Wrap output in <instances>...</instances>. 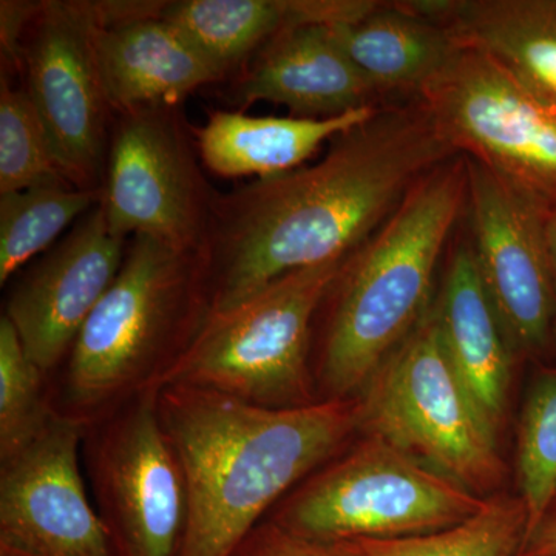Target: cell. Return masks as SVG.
I'll return each mask as SVG.
<instances>
[{
  "label": "cell",
  "instance_id": "obj_6",
  "mask_svg": "<svg viewBox=\"0 0 556 556\" xmlns=\"http://www.w3.org/2000/svg\"><path fill=\"white\" fill-rule=\"evenodd\" d=\"M485 500L382 438L362 434L295 486L269 519L316 543L402 540L460 525Z\"/></svg>",
  "mask_w": 556,
  "mask_h": 556
},
{
  "label": "cell",
  "instance_id": "obj_16",
  "mask_svg": "<svg viewBox=\"0 0 556 556\" xmlns=\"http://www.w3.org/2000/svg\"><path fill=\"white\" fill-rule=\"evenodd\" d=\"M433 313L450 362L486 422L500 434L506 422L517 351L486 294L468 239L460 240L448 257Z\"/></svg>",
  "mask_w": 556,
  "mask_h": 556
},
{
  "label": "cell",
  "instance_id": "obj_14",
  "mask_svg": "<svg viewBox=\"0 0 556 556\" xmlns=\"http://www.w3.org/2000/svg\"><path fill=\"white\" fill-rule=\"evenodd\" d=\"M127 244L97 204L11 291L3 316L46 376L67 361L91 311L118 276Z\"/></svg>",
  "mask_w": 556,
  "mask_h": 556
},
{
  "label": "cell",
  "instance_id": "obj_20",
  "mask_svg": "<svg viewBox=\"0 0 556 556\" xmlns=\"http://www.w3.org/2000/svg\"><path fill=\"white\" fill-rule=\"evenodd\" d=\"M331 27L383 101L417 98L460 47L447 28L409 13L399 2H378L361 20Z\"/></svg>",
  "mask_w": 556,
  "mask_h": 556
},
{
  "label": "cell",
  "instance_id": "obj_31",
  "mask_svg": "<svg viewBox=\"0 0 556 556\" xmlns=\"http://www.w3.org/2000/svg\"><path fill=\"white\" fill-rule=\"evenodd\" d=\"M0 556H27L22 554L20 551H14V548L0 546Z\"/></svg>",
  "mask_w": 556,
  "mask_h": 556
},
{
  "label": "cell",
  "instance_id": "obj_32",
  "mask_svg": "<svg viewBox=\"0 0 556 556\" xmlns=\"http://www.w3.org/2000/svg\"><path fill=\"white\" fill-rule=\"evenodd\" d=\"M547 521L556 522V501L554 503V506H552L551 511H548L546 521H544V522H547Z\"/></svg>",
  "mask_w": 556,
  "mask_h": 556
},
{
  "label": "cell",
  "instance_id": "obj_17",
  "mask_svg": "<svg viewBox=\"0 0 556 556\" xmlns=\"http://www.w3.org/2000/svg\"><path fill=\"white\" fill-rule=\"evenodd\" d=\"M97 54L113 112L179 108L222 73L178 28L160 14L98 27Z\"/></svg>",
  "mask_w": 556,
  "mask_h": 556
},
{
  "label": "cell",
  "instance_id": "obj_15",
  "mask_svg": "<svg viewBox=\"0 0 556 556\" xmlns=\"http://www.w3.org/2000/svg\"><path fill=\"white\" fill-rule=\"evenodd\" d=\"M241 109L266 101L298 118H334L386 104L331 25H300L276 36L232 91Z\"/></svg>",
  "mask_w": 556,
  "mask_h": 556
},
{
  "label": "cell",
  "instance_id": "obj_4",
  "mask_svg": "<svg viewBox=\"0 0 556 556\" xmlns=\"http://www.w3.org/2000/svg\"><path fill=\"white\" fill-rule=\"evenodd\" d=\"M208 314L203 251L131 237L118 276L65 361L58 409L91 424L144 391L160 390Z\"/></svg>",
  "mask_w": 556,
  "mask_h": 556
},
{
  "label": "cell",
  "instance_id": "obj_2",
  "mask_svg": "<svg viewBox=\"0 0 556 556\" xmlns=\"http://www.w3.org/2000/svg\"><path fill=\"white\" fill-rule=\"evenodd\" d=\"M185 471L188 522L178 556H229L270 508L361 433L357 399L265 408L189 386L159 390Z\"/></svg>",
  "mask_w": 556,
  "mask_h": 556
},
{
  "label": "cell",
  "instance_id": "obj_8",
  "mask_svg": "<svg viewBox=\"0 0 556 556\" xmlns=\"http://www.w3.org/2000/svg\"><path fill=\"white\" fill-rule=\"evenodd\" d=\"M445 142L556 211V104L484 51L460 46L417 94Z\"/></svg>",
  "mask_w": 556,
  "mask_h": 556
},
{
  "label": "cell",
  "instance_id": "obj_21",
  "mask_svg": "<svg viewBox=\"0 0 556 556\" xmlns=\"http://www.w3.org/2000/svg\"><path fill=\"white\" fill-rule=\"evenodd\" d=\"M442 27L556 104V0H452Z\"/></svg>",
  "mask_w": 556,
  "mask_h": 556
},
{
  "label": "cell",
  "instance_id": "obj_18",
  "mask_svg": "<svg viewBox=\"0 0 556 556\" xmlns=\"http://www.w3.org/2000/svg\"><path fill=\"white\" fill-rule=\"evenodd\" d=\"M376 0H181L161 17L178 28L223 78L288 28L361 20Z\"/></svg>",
  "mask_w": 556,
  "mask_h": 556
},
{
  "label": "cell",
  "instance_id": "obj_23",
  "mask_svg": "<svg viewBox=\"0 0 556 556\" xmlns=\"http://www.w3.org/2000/svg\"><path fill=\"white\" fill-rule=\"evenodd\" d=\"M521 497L492 495L460 525L428 535L342 544L354 556H518L527 538Z\"/></svg>",
  "mask_w": 556,
  "mask_h": 556
},
{
  "label": "cell",
  "instance_id": "obj_7",
  "mask_svg": "<svg viewBox=\"0 0 556 556\" xmlns=\"http://www.w3.org/2000/svg\"><path fill=\"white\" fill-rule=\"evenodd\" d=\"M356 399L361 434L382 438L479 496L503 484L497 434L450 362L433 306Z\"/></svg>",
  "mask_w": 556,
  "mask_h": 556
},
{
  "label": "cell",
  "instance_id": "obj_3",
  "mask_svg": "<svg viewBox=\"0 0 556 556\" xmlns=\"http://www.w3.org/2000/svg\"><path fill=\"white\" fill-rule=\"evenodd\" d=\"M468 169L457 155L427 174L340 266L316 371L318 399H354L433 306L442 254L467 211Z\"/></svg>",
  "mask_w": 556,
  "mask_h": 556
},
{
  "label": "cell",
  "instance_id": "obj_12",
  "mask_svg": "<svg viewBox=\"0 0 556 556\" xmlns=\"http://www.w3.org/2000/svg\"><path fill=\"white\" fill-rule=\"evenodd\" d=\"M466 163L468 240L479 276L515 351L538 354L547 346L556 316L551 211L475 161Z\"/></svg>",
  "mask_w": 556,
  "mask_h": 556
},
{
  "label": "cell",
  "instance_id": "obj_30",
  "mask_svg": "<svg viewBox=\"0 0 556 556\" xmlns=\"http://www.w3.org/2000/svg\"><path fill=\"white\" fill-rule=\"evenodd\" d=\"M547 240L548 249H551L552 269H554L556 291V211H551L547 217Z\"/></svg>",
  "mask_w": 556,
  "mask_h": 556
},
{
  "label": "cell",
  "instance_id": "obj_5",
  "mask_svg": "<svg viewBox=\"0 0 556 556\" xmlns=\"http://www.w3.org/2000/svg\"><path fill=\"white\" fill-rule=\"evenodd\" d=\"M342 263L289 274L240 305L208 314L163 387L206 388L265 408L316 404L314 324Z\"/></svg>",
  "mask_w": 556,
  "mask_h": 556
},
{
  "label": "cell",
  "instance_id": "obj_26",
  "mask_svg": "<svg viewBox=\"0 0 556 556\" xmlns=\"http://www.w3.org/2000/svg\"><path fill=\"white\" fill-rule=\"evenodd\" d=\"M47 185H72L65 178L49 135L25 89L5 78L0 87V195Z\"/></svg>",
  "mask_w": 556,
  "mask_h": 556
},
{
  "label": "cell",
  "instance_id": "obj_13",
  "mask_svg": "<svg viewBox=\"0 0 556 556\" xmlns=\"http://www.w3.org/2000/svg\"><path fill=\"white\" fill-rule=\"evenodd\" d=\"M87 426L56 409L30 444L0 460V546L27 556H115L80 473Z\"/></svg>",
  "mask_w": 556,
  "mask_h": 556
},
{
  "label": "cell",
  "instance_id": "obj_11",
  "mask_svg": "<svg viewBox=\"0 0 556 556\" xmlns=\"http://www.w3.org/2000/svg\"><path fill=\"white\" fill-rule=\"evenodd\" d=\"M100 25L97 2H42L22 51L24 89L65 178L83 190L102 188L115 113L98 64Z\"/></svg>",
  "mask_w": 556,
  "mask_h": 556
},
{
  "label": "cell",
  "instance_id": "obj_22",
  "mask_svg": "<svg viewBox=\"0 0 556 556\" xmlns=\"http://www.w3.org/2000/svg\"><path fill=\"white\" fill-rule=\"evenodd\" d=\"M101 190L47 185L0 195V285L100 204Z\"/></svg>",
  "mask_w": 556,
  "mask_h": 556
},
{
  "label": "cell",
  "instance_id": "obj_25",
  "mask_svg": "<svg viewBox=\"0 0 556 556\" xmlns=\"http://www.w3.org/2000/svg\"><path fill=\"white\" fill-rule=\"evenodd\" d=\"M46 372L28 357L5 316L0 318V460L30 444L56 407L46 391Z\"/></svg>",
  "mask_w": 556,
  "mask_h": 556
},
{
  "label": "cell",
  "instance_id": "obj_1",
  "mask_svg": "<svg viewBox=\"0 0 556 556\" xmlns=\"http://www.w3.org/2000/svg\"><path fill=\"white\" fill-rule=\"evenodd\" d=\"M457 156L422 102H386L316 163L260 178L212 204L203 255L211 313L298 270L342 262L431 170Z\"/></svg>",
  "mask_w": 556,
  "mask_h": 556
},
{
  "label": "cell",
  "instance_id": "obj_10",
  "mask_svg": "<svg viewBox=\"0 0 556 556\" xmlns=\"http://www.w3.org/2000/svg\"><path fill=\"white\" fill-rule=\"evenodd\" d=\"M110 134L100 201L110 229L201 251L218 190L200 169L179 108L121 113Z\"/></svg>",
  "mask_w": 556,
  "mask_h": 556
},
{
  "label": "cell",
  "instance_id": "obj_9",
  "mask_svg": "<svg viewBox=\"0 0 556 556\" xmlns=\"http://www.w3.org/2000/svg\"><path fill=\"white\" fill-rule=\"evenodd\" d=\"M83 452L115 556H178L188 486L161 422L159 390L89 424Z\"/></svg>",
  "mask_w": 556,
  "mask_h": 556
},
{
  "label": "cell",
  "instance_id": "obj_29",
  "mask_svg": "<svg viewBox=\"0 0 556 556\" xmlns=\"http://www.w3.org/2000/svg\"><path fill=\"white\" fill-rule=\"evenodd\" d=\"M518 556H556V522H543L526 541Z\"/></svg>",
  "mask_w": 556,
  "mask_h": 556
},
{
  "label": "cell",
  "instance_id": "obj_28",
  "mask_svg": "<svg viewBox=\"0 0 556 556\" xmlns=\"http://www.w3.org/2000/svg\"><path fill=\"white\" fill-rule=\"evenodd\" d=\"M42 2H0V42L3 58L10 62L22 61V38L38 16Z\"/></svg>",
  "mask_w": 556,
  "mask_h": 556
},
{
  "label": "cell",
  "instance_id": "obj_27",
  "mask_svg": "<svg viewBox=\"0 0 556 556\" xmlns=\"http://www.w3.org/2000/svg\"><path fill=\"white\" fill-rule=\"evenodd\" d=\"M229 556H354L342 544H324L306 540L263 519L244 536Z\"/></svg>",
  "mask_w": 556,
  "mask_h": 556
},
{
  "label": "cell",
  "instance_id": "obj_19",
  "mask_svg": "<svg viewBox=\"0 0 556 556\" xmlns=\"http://www.w3.org/2000/svg\"><path fill=\"white\" fill-rule=\"evenodd\" d=\"M376 109L320 119L212 110L206 124L192 130L200 159L212 174L269 178L305 166L325 142L362 123Z\"/></svg>",
  "mask_w": 556,
  "mask_h": 556
},
{
  "label": "cell",
  "instance_id": "obj_24",
  "mask_svg": "<svg viewBox=\"0 0 556 556\" xmlns=\"http://www.w3.org/2000/svg\"><path fill=\"white\" fill-rule=\"evenodd\" d=\"M517 464L519 497L529 521L527 541L546 521L556 501V371L541 375L527 396Z\"/></svg>",
  "mask_w": 556,
  "mask_h": 556
}]
</instances>
